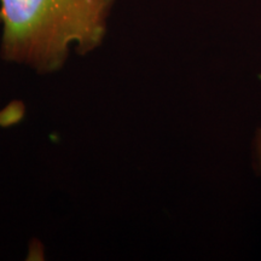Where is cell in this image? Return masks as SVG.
I'll use <instances>...</instances> for the list:
<instances>
[{"label":"cell","instance_id":"1","mask_svg":"<svg viewBox=\"0 0 261 261\" xmlns=\"http://www.w3.org/2000/svg\"><path fill=\"white\" fill-rule=\"evenodd\" d=\"M115 0H0V56L38 73L60 70L70 51L103 44Z\"/></svg>","mask_w":261,"mask_h":261},{"label":"cell","instance_id":"2","mask_svg":"<svg viewBox=\"0 0 261 261\" xmlns=\"http://www.w3.org/2000/svg\"><path fill=\"white\" fill-rule=\"evenodd\" d=\"M253 155H254V166L257 173L261 174V128L256 130L255 138L253 143Z\"/></svg>","mask_w":261,"mask_h":261}]
</instances>
